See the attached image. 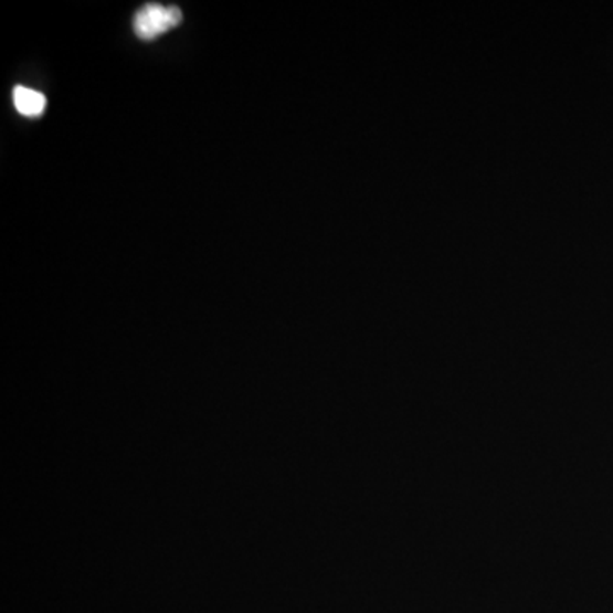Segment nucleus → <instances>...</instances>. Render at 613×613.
<instances>
[{
  "label": "nucleus",
  "instance_id": "1",
  "mask_svg": "<svg viewBox=\"0 0 613 613\" xmlns=\"http://www.w3.org/2000/svg\"><path fill=\"white\" fill-rule=\"evenodd\" d=\"M182 12L178 6H162L157 2L141 6L134 15V31L141 40H154L166 31L178 27Z\"/></svg>",
  "mask_w": 613,
  "mask_h": 613
},
{
  "label": "nucleus",
  "instance_id": "2",
  "mask_svg": "<svg viewBox=\"0 0 613 613\" xmlns=\"http://www.w3.org/2000/svg\"><path fill=\"white\" fill-rule=\"evenodd\" d=\"M15 109L28 118H34L45 112L46 97L30 87L15 86L12 93Z\"/></svg>",
  "mask_w": 613,
  "mask_h": 613
}]
</instances>
